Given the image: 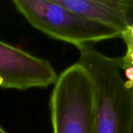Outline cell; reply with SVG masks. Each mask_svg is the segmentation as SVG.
<instances>
[{"mask_svg":"<svg viewBox=\"0 0 133 133\" xmlns=\"http://www.w3.org/2000/svg\"><path fill=\"white\" fill-rule=\"evenodd\" d=\"M58 77L49 61L0 41V88H46L55 85Z\"/></svg>","mask_w":133,"mask_h":133,"instance_id":"4","label":"cell"},{"mask_svg":"<svg viewBox=\"0 0 133 133\" xmlns=\"http://www.w3.org/2000/svg\"><path fill=\"white\" fill-rule=\"evenodd\" d=\"M132 133H133V129H132Z\"/></svg>","mask_w":133,"mask_h":133,"instance_id":"8","label":"cell"},{"mask_svg":"<svg viewBox=\"0 0 133 133\" xmlns=\"http://www.w3.org/2000/svg\"><path fill=\"white\" fill-rule=\"evenodd\" d=\"M12 2L34 28L78 49L94 42L122 37L118 30L91 20L57 0H13Z\"/></svg>","mask_w":133,"mask_h":133,"instance_id":"2","label":"cell"},{"mask_svg":"<svg viewBox=\"0 0 133 133\" xmlns=\"http://www.w3.org/2000/svg\"><path fill=\"white\" fill-rule=\"evenodd\" d=\"M0 133H7L6 132V131L0 125Z\"/></svg>","mask_w":133,"mask_h":133,"instance_id":"7","label":"cell"},{"mask_svg":"<svg viewBox=\"0 0 133 133\" xmlns=\"http://www.w3.org/2000/svg\"><path fill=\"white\" fill-rule=\"evenodd\" d=\"M126 44V52L121 58V65L123 75L127 81L133 86V40L123 39Z\"/></svg>","mask_w":133,"mask_h":133,"instance_id":"6","label":"cell"},{"mask_svg":"<svg viewBox=\"0 0 133 133\" xmlns=\"http://www.w3.org/2000/svg\"><path fill=\"white\" fill-rule=\"evenodd\" d=\"M88 19L122 33L131 24L127 0H57Z\"/></svg>","mask_w":133,"mask_h":133,"instance_id":"5","label":"cell"},{"mask_svg":"<svg viewBox=\"0 0 133 133\" xmlns=\"http://www.w3.org/2000/svg\"><path fill=\"white\" fill-rule=\"evenodd\" d=\"M49 108L53 133H94V86L78 62L58 75Z\"/></svg>","mask_w":133,"mask_h":133,"instance_id":"3","label":"cell"},{"mask_svg":"<svg viewBox=\"0 0 133 133\" xmlns=\"http://www.w3.org/2000/svg\"><path fill=\"white\" fill-rule=\"evenodd\" d=\"M80 63L94 86V133H132L133 86L125 79L121 58H111L92 45L79 49Z\"/></svg>","mask_w":133,"mask_h":133,"instance_id":"1","label":"cell"}]
</instances>
